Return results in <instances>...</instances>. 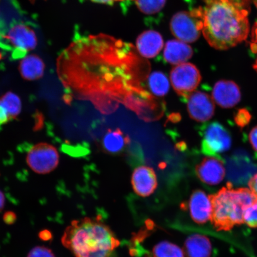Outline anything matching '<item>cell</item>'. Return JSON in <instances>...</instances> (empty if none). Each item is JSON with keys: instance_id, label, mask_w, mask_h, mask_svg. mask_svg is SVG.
<instances>
[{"instance_id": "obj_1", "label": "cell", "mask_w": 257, "mask_h": 257, "mask_svg": "<svg viewBox=\"0 0 257 257\" xmlns=\"http://www.w3.org/2000/svg\"><path fill=\"white\" fill-rule=\"evenodd\" d=\"M250 0H206L202 34L218 50L235 47L248 36Z\"/></svg>"}, {"instance_id": "obj_2", "label": "cell", "mask_w": 257, "mask_h": 257, "mask_svg": "<svg viewBox=\"0 0 257 257\" xmlns=\"http://www.w3.org/2000/svg\"><path fill=\"white\" fill-rule=\"evenodd\" d=\"M62 242L75 257H115L120 245L107 225L90 218L73 221L64 231Z\"/></svg>"}, {"instance_id": "obj_3", "label": "cell", "mask_w": 257, "mask_h": 257, "mask_svg": "<svg viewBox=\"0 0 257 257\" xmlns=\"http://www.w3.org/2000/svg\"><path fill=\"white\" fill-rule=\"evenodd\" d=\"M209 197L211 204L210 220L219 231H229L243 223L245 209L257 202V198L250 189H234L230 183Z\"/></svg>"}, {"instance_id": "obj_4", "label": "cell", "mask_w": 257, "mask_h": 257, "mask_svg": "<svg viewBox=\"0 0 257 257\" xmlns=\"http://www.w3.org/2000/svg\"><path fill=\"white\" fill-rule=\"evenodd\" d=\"M37 43L36 34L30 25L19 21L8 24L0 21V48L12 59L24 58L36 48Z\"/></svg>"}, {"instance_id": "obj_5", "label": "cell", "mask_w": 257, "mask_h": 257, "mask_svg": "<svg viewBox=\"0 0 257 257\" xmlns=\"http://www.w3.org/2000/svg\"><path fill=\"white\" fill-rule=\"evenodd\" d=\"M204 26L202 8L190 11H181L173 16L170 27L177 39L185 43H193L198 40Z\"/></svg>"}, {"instance_id": "obj_6", "label": "cell", "mask_w": 257, "mask_h": 257, "mask_svg": "<svg viewBox=\"0 0 257 257\" xmlns=\"http://www.w3.org/2000/svg\"><path fill=\"white\" fill-rule=\"evenodd\" d=\"M201 151L207 156L219 157L232 146V137L227 128L219 122L213 121L201 128Z\"/></svg>"}, {"instance_id": "obj_7", "label": "cell", "mask_w": 257, "mask_h": 257, "mask_svg": "<svg viewBox=\"0 0 257 257\" xmlns=\"http://www.w3.org/2000/svg\"><path fill=\"white\" fill-rule=\"evenodd\" d=\"M60 156L58 151L52 145L40 143L35 145L29 150L27 163L35 173L46 175L57 168Z\"/></svg>"}, {"instance_id": "obj_8", "label": "cell", "mask_w": 257, "mask_h": 257, "mask_svg": "<svg viewBox=\"0 0 257 257\" xmlns=\"http://www.w3.org/2000/svg\"><path fill=\"white\" fill-rule=\"evenodd\" d=\"M170 80L177 94L186 99L200 84L201 75L194 64L184 63L173 68Z\"/></svg>"}, {"instance_id": "obj_9", "label": "cell", "mask_w": 257, "mask_h": 257, "mask_svg": "<svg viewBox=\"0 0 257 257\" xmlns=\"http://www.w3.org/2000/svg\"><path fill=\"white\" fill-rule=\"evenodd\" d=\"M187 109L192 119L205 122L213 117L215 104L213 98L201 91H194L187 98Z\"/></svg>"}, {"instance_id": "obj_10", "label": "cell", "mask_w": 257, "mask_h": 257, "mask_svg": "<svg viewBox=\"0 0 257 257\" xmlns=\"http://www.w3.org/2000/svg\"><path fill=\"white\" fill-rule=\"evenodd\" d=\"M195 173L201 182L213 186L223 181L226 170L219 157L207 156L196 166Z\"/></svg>"}, {"instance_id": "obj_11", "label": "cell", "mask_w": 257, "mask_h": 257, "mask_svg": "<svg viewBox=\"0 0 257 257\" xmlns=\"http://www.w3.org/2000/svg\"><path fill=\"white\" fill-rule=\"evenodd\" d=\"M212 98L221 107L232 108L240 101V89L232 80H221L215 83Z\"/></svg>"}, {"instance_id": "obj_12", "label": "cell", "mask_w": 257, "mask_h": 257, "mask_svg": "<svg viewBox=\"0 0 257 257\" xmlns=\"http://www.w3.org/2000/svg\"><path fill=\"white\" fill-rule=\"evenodd\" d=\"M131 183L135 192L142 197H149L157 188L156 173L148 166H140L135 169Z\"/></svg>"}, {"instance_id": "obj_13", "label": "cell", "mask_w": 257, "mask_h": 257, "mask_svg": "<svg viewBox=\"0 0 257 257\" xmlns=\"http://www.w3.org/2000/svg\"><path fill=\"white\" fill-rule=\"evenodd\" d=\"M189 207L192 219L196 223L202 224L210 220L211 201L204 191L196 190L192 192L189 199Z\"/></svg>"}, {"instance_id": "obj_14", "label": "cell", "mask_w": 257, "mask_h": 257, "mask_svg": "<svg viewBox=\"0 0 257 257\" xmlns=\"http://www.w3.org/2000/svg\"><path fill=\"white\" fill-rule=\"evenodd\" d=\"M164 41L159 32L149 30L143 32L137 40V48L141 56L148 59L156 57L162 51Z\"/></svg>"}, {"instance_id": "obj_15", "label": "cell", "mask_w": 257, "mask_h": 257, "mask_svg": "<svg viewBox=\"0 0 257 257\" xmlns=\"http://www.w3.org/2000/svg\"><path fill=\"white\" fill-rule=\"evenodd\" d=\"M192 48L184 42L172 40L167 42L164 50V59L173 65L187 62L193 56Z\"/></svg>"}, {"instance_id": "obj_16", "label": "cell", "mask_w": 257, "mask_h": 257, "mask_svg": "<svg viewBox=\"0 0 257 257\" xmlns=\"http://www.w3.org/2000/svg\"><path fill=\"white\" fill-rule=\"evenodd\" d=\"M184 250L186 257H210L212 246L207 236L195 234L186 240Z\"/></svg>"}, {"instance_id": "obj_17", "label": "cell", "mask_w": 257, "mask_h": 257, "mask_svg": "<svg viewBox=\"0 0 257 257\" xmlns=\"http://www.w3.org/2000/svg\"><path fill=\"white\" fill-rule=\"evenodd\" d=\"M44 69L43 61L35 54H31L22 58L19 65V71L21 75L28 80L41 78L44 75Z\"/></svg>"}, {"instance_id": "obj_18", "label": "cell", "mask_w": 257, "mask_h": 257, "mask_svg": "<svg viewBox=\"0 0 257 257\" xmlns=\"http://www.w3.org/2000/svg\"><path fill=\"white\" fill-rule=\"evenodd\" d=\"M128 143V138L117 128L108 130L102 138L101 146L105 153L115 154L123 152Z\"/></svg>"}, {"instance_id": "obj_19", "label": "cell", "mask_w": 257, "mask_h": 257, "mask_svg": "<svg viewBox=\"0 0 257 257\" xmlns=\"http://www.w3.org/2000/svg\"><path fill=\"white\" fill-rule=\"evenodd\" d=\"M149 86L154 95L163 96L168 94L170 84L168 78L162 72H154L149 78Z\"/></svg>"}, {"instance_id": "obj_20", "label": "cell", "mask_w": 257, "mask_h": 257, "mask_svg": "<svg viewBox=\"0 0 257 257\" xmlns=\"http://www.w3.org/2000/svg\"><path fill=\"white\" fill-rule=\"evenodd\" d=\"M154 257H185L184 251L178 245L163 241L154 247L153 249Z\"/></svg>"}, {"instance_id": "obj_21", "label": "cell", "mask_w": 257, "mask_h": 257, "mask_svg": "<svg viewBox=\"0 0 257 257\" xmlns=\"http://www.w3.org/2000/svg\"><path fill=\"white\" fill-rule=\"evenodd\" d=\"M138 9L143 14L152 15L158 14L165 7L167 0H135Z\"/></svg>"}, {"instance_id": "obj_22", "label": "cell", "mask_w": 257, "mask_h": 257, "mask_svg": "<svg viewBox=\"0 0 257 257\" xmlns=\"http://www.w3.org/2000/svg\"><path fill=\"white\" fill-rule=\"evenodd\" d=\"M3 103L7 108L10 115L14 119L20 114L22 109V103L20 98L17 95L12 92L6 93L1 98Z\"/></svg>"}, {"instance_id": "obj_23", "label": "cell", "mask_w": 257, "mask_h": 257, "mask_svg": "<svg viewBox=\"0 0 257 257\" xmlns=\"http://www.w3.org/2000/svg\"><path fill=\"white\" fill-rule=\"evenodd\" d=\"M243 221L249 227L257 228V202L245 209Z\"/></svg>"}, {"instance_id": "obj_24", "label": "cell", "mask_w": 257, "mask_h": 257, "mask_svg": "<svg viewBox=\"0 0 257 257\" xmlns=\"http://www.w3.org/2000/svg\"><path fill=\"white\" fill-rule=\"evenodd\" d=\"M250 118H251V115L249 112L246 109L242 108L237 111L234 117V120L239 126L243 127L249 123Z\"/></svg>"}, {"instance_id": "obj_25", "label": "cell", "mask_w": 257, "mask_h": 257, "mask_svg": "<svg viewBox=\"0 0 257 257\" xmlns=\"http://www.w3.org/2000/svg\"><path fill=\"white\" fill-rule=\"evenodd\" d=\"M27 257H56L52 250L45 246H38L32 248Z\"/></svg>"}, {"instance_id": "obj_26", "label": "cell", "mask_w": 257, "mask_h": 257, "mask_svg": "<svg viewBox=\"0 0 257 257\" xmlns=\"http://www.w3.org/2000/svg\"><path fill=\"white\" fill-rule=\"evenodd\" d=\"M250 49L255 56V62L253 64V68L257 72V22L253 25L252 28L251 40L250 42Z\"/></svg>"}, {"instance_id": "obj_27", "label": "cell", "mask_w": 257, "mask_h": 257, "mask_svg": "<svg viewBox=\"0 0 257 257\" xmlns=\"http://www.w3.org/2000/svg\"><path fill=\"white\" fill-rule=\"evenodd\" d=\"M12 120L9 112L6 108L4 103H3L2 99H0V128L3 125L7 123L10 120Z\"/></svg>"}, {"instance_id": "obj_28", "label": "cell", "mask_w": 257, "mask_h": 257, "mask_svg": "<svg viewBox=\"0 0 257 257\" xmlns=\"http://www.w3.org/2000/svg\"><path fill=\"white\" fill-rule=\"evenodd\" d=\"M249 141L253 149L257 152V126L252 128L249 134Z\"/></svg>"}, {"instance_id": "obj_29", "label": "cell", "mask_w": 257, "mask_h": 257, "mask_svg": "<svg viewBox=\"0 0 257 257\" xmlns=\"http://www.w3.org/2000/svg\"><path fill=\"white\" fill-rule=\"evenodd\" d=\"M248 185L250 191L257 198V173L250 179Z\"/></svg>"}, {"instance_id": "obj_30", "label": "cell", "mask_w": 257, "mask_h": 257, "mask_svg": "<svg viewBox=\"0 0 257 257\" xmlns=\"http://www.w3.org/2000/svg\"><path fill=\"white\" fill-rule=\"evenodd\" d=\"M90 1L99 3V4L110 5L116 2L125 1V0H90Z\"/></svg>"}, {"instance_id": "obj_31", "label": "cell", "mask_w": 257, "mask_h": 257, "mask_svg": "<svg viewBox=\"0 0 257 257\" xmlns=\"http://www.w3.org/2000/svg\"><path fill=\"white\" fill-rule=\"evenodd\" d=\"M5 200L6 198L4 194H3L2 191H0V211H2L5 207Z\"/></svg>"}]
</instances>
